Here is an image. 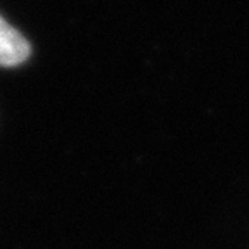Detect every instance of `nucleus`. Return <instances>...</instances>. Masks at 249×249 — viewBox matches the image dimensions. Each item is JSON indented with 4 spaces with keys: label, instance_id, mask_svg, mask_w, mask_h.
<instances>
[{
    "label": "nucleus",
    "instance_id": "1",
    "mask_svg": "<svg viewBox=\"0 0 249 249\" xmlns=\"http://www.w3.org/2000/svg\"><path fill=\"white\" fill-rule=\"evenodd\" d=\"M30 43L0 16V66L12 68L30 57Z\"/></svg>",
    "mask_w": 249,
    "mask_h": 249
}]
</instances>
